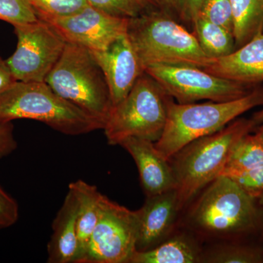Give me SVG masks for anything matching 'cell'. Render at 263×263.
Returning <instances> with one entry per match:
<instances>
[{
    "label": "cell",
    "mask_w": 263,
    "mask_h": 263,
    "mask_svg": "<svg viewBox=\"0 0 263 263\" xmlns=\"http://www.w3.org/2000/svg\"><path fill=\"white\" fill-rule=\"evenodd\" d=\"M200 193L187 217L189 226L200 234L240 239L263 226L258 200L228 176H219Z\"/></svg>",
    "instance_id": "1"
},
{
    "label": "cell",
    "mask_w": 263,
    "mask_h": 263,
    "mask_svg": "<svg viewBox=\"0 0 263 263\" xmlns=\"http://www.w3.org/2000/svg\"><path fill=\"white\" fill-rule=\"evenodd\" d=\"M255 129L251 119H235L220 130L190 142L170 159L181 211L221 176L235 143Z\"/></svg>",
    "instance_id": "2"
},
{
    "label": "cell",
    "mask_w": 263,
    "mask_h": 263,
    "mask_svg": "<svg viewBox=\"0 0 263 263\" xmlns=\"http://www.w3.org/2000/svg\"><path fill=\"white\" fill-rule=\"evenodd\" d=\"M127 34L143 69L149 66L190 65L205 68L212 63L194 33L160 10H148L129 18Z\"/></svg>",
    "instance_id": "3"
},
{
    "label": "cell",
    "mask_w": 263,
    "mask_h": 263,
    "mask_svg": "<svg viewBox=\"0 0 263 263\" xmlns=\"http://www.w3.org/2000/svg\"><path fill=\"white\" fill-rule=\"evenodd\" d=\"M24 119L43 122L68 136L103 129L101 123L61 98L46 82L16 81L0 92V124Z\"/></svg>",
    "instance_id": "4"
},
{
    "label": "cell",
    "mask_w": 263,
    "mask_h": 263,
    "mask_svg": "<svg viewBox=\"0 0 263 263\" xmlns=\"http://www.w3.org/2000/svg\"><path fill=\"white\" fill-rule=\"evenodd\" d=\"M261 105L263 86L259 85L248 95L232 101L180 104L171 100L165 127L155 146L169 160L190 142L220 130L241 114Z\"/></svg>",
    "instance_id": "5"
},
{
    "label": "cell",
    "mask_w": 263,
    "mask_h": 263,
    "mask_svg": "<svg viewBox=\"0 0 263 263\" xmlns=\"http://www.w3.org/2000/svg\"><path fill=\"white\" fill-rule=\"evenodd\" d=\"M45 82L57 95L105 125L113 108L108 84L92 52L67 42Z\"/></svg>",
    "instance_id": "6"
},
{
    "label": "cell",
    "mask_w": 263,
    "mask_h": 263,
    "mask_svg": "<svg viewBox=\"0 0 263 263\" xmlns=\"http://www.w3.org/2000/svg\"><path fill=\"white\" fill-rule=\"evenodd\" d=\"M171 100L157 81L143 72L129 94L110 110L103 129L109 144L119 145L131 137L158 141Z\"/></svg>",
    "instance_id": "7"
},
{
    "label": "cell",
    "mask_w": 263,
    "mask_h": 263,
    "mask_svg": "<svg viewBox=\"0 0 263 263\" xmlns=\"http://www.w3.org/2000/svg\"><path fill=\"white\" fill-rule=\"evenodd\" d=\"M145 72L180 104L202 100L232 101L243 98L257 86L222 79L190 65H152L146 67Z\"/></svg>",
    "instance_id": "8"
},
{
    "label": "cell",
    "mask_w": 263,
    "mask_h": 263,
    "mask_svg": "<svg viewBox=\"0 0 263 263\" xmlns=\"http://www.w3.org/2000/svg\"><path fill=\"white\" fill-rule=\"evenodd\" d=\"M137 212L103 195L100 218L80 263H130L137 252Z\"/></svg>",
    "instance_id": "9"
},
{
    "label": "cell",
    "mask_w": 263,
    "mask_h": 263,
    "mask_svg": "<svg viewBox=\"0 0 263 263\" xmlns=\"http://www.w3.org/2000/svg\"><path fill=\"white\" fill-rule=\"evenodd\" d=\"M18 43L11 57L5 60L15 80L45 82L61 57L66 43L56 29L38 19L14 27Z\"/></svg>",
    "instance_id": "10"
},
{
    "label": "cell",
    "mask_w": 263,
    "mask_h": 263,
    "mask_svg": "<svg viewBox=\"0 0 263 263\" xmlns=\"http://www.w3.org/2000/svg\"><path fill=\"white\" fill-rule=\"evenodd\" d=\"M65 38L91 51H104L117 38L126 34L129 18L114 16L88 5L67 16L37 15Z\"/></svg>",
    "instance_id": "11"
},
{
    "label": "cell",
    "mask_w": 263,
    "mask_h": 263,
    "mask_svg": "<svg viewBox=\"0 0 263 263\" xmlns=\"http://www.w3.org/2000/svg\"><path fill=\"white\" fill-rule=\"evenodd\" d=\"M91 52L106 79L114 106L129 94L144 69L127 33L104 51Z\"/></svg>",
    "instance_id": "12"
},
{
    "label": "cell",
    "mask_w": 263,
    "mask_h": 263,
    "mask_svg": "<svg viewBox=\"0 0 263 263\" xmlns=\"http://www.w3.org/2000/svg\"><path fill=\"white\" fill-rule=\"evenodd\" d=\"M180 212L176 189L147 197L143 206L136 211L138 218L137 252L155 248L171 236Z\"/></svg>",
    "instance_id": "13"
},
{
    "label": "cell",
    "mask_w": 263,
    "mask_h": 263,
    "mask_svg": "<svg viewBox=\"0 0 263 263\" xmlns=\"http://www.w3.org/2000/svg\"><path fill=\"white\" fill-rule=\"evenodd\" d=\"M135 160L140 180L146 197L174 190L176 186L174 171L169 160L156 148L155 143L131 137L120 143Z\"/></svg>",
    "instance_id": "14"
},
{
    "label": "cell",
    "mask_w": 263,
    "mask_h": 263,
    "mask_svg": "<svg viewBox=\"0 0 263 263\" xmlns=\"http://www.w3.org/2000/svg\"><path fill=\"white\" fill-rule=\"evenodd\" d=\"M203 70L228 80L257 86L263 82V32L228 56L213 60Z\"/></svg>",
    "instance_id": "15"
},
{
    "label": "cell",
    "mask_w": 263,
    "mask_h": 263,
    "mask_svg": "<svg viewBox=\"0 0 263 263\" xmlns=\"http://www.w3.org/2000/svg\"><path fill=\"white\" fill-rule=\"evenodd\" d=\"M77 213V198L69 188L52 224L53 234L48 245V262L76 263L79 255Z\"/></svg>",
    "instance_id": "16"
},
{
    "label": "cell",
    "mask_w": 263,
    "mask_h": 263,
    "mask_svg": "<svg viewBox=\"0 0 263 263\" xmlns=\"http://www.w3.org/2000/svg\"><path fill=\"white\" fill-rule=\"evenodd\" d=\"M202 250L193 237L186 233L172 234L155 248L136 252L130 263L201 262Z\"/></svg>",
    "instance_id": "17"
},
{
    "label": "cell",
    "mask_w": 263,
    "mask_h": 263,
    "mask_svg": "<svg viewBox=\"0 0 263 263\" xmlns=\"http://www.w3.org/2000/svg\"><path fill=\"white\" fill-rule=\"evenodd\" d=\"M69 188L75 194L78 200L79 255L76 263H80L91 235L98 224L103 195L94 185L89 184L82 180L70 183Z\"/></svg>",
    "instance_id": "18"
},
{
    "label": "cell",
    "mask_w": 263,
    "mask_h": 263,
    "mask_svg": "<svg viewBox=\"0 0 263 263\" xmlns=\"http://www.w3.org/2000/svg\"><path fill=\"white\" fill-rule=\"evenodd\" d=\"M235 49L263 32V0H230Z\"/></svg>",
    "instance_id": "19"
},
{
    "label": "cell",
    "mask_w": 263,
    "mask_h": 263,
    "mask_svg": "<svg viewBox=\"0 0 263 263\" xmlns=\"http://www.w3.org/2000/svg\"><path fill=\"white\" fill-rule=\"evenodd\" d=\"M194 34L204 53L213 60L228 56L235 50L233 34L221 26L198 16L193 22Z\"/></svg>",
    "instance_id": "20"
},
{
    "label": "cell",
    "mask_w": 263,
    "mask_h": 263,
    "mask_svg": "<svg viewBox=\"0 0 263 263\" xmlns=\"http://www.w3.org/2000/svg\"><path fill=\"white\" fill-rule=\"evenodd\" d=\"M263 164V145L254 135H245L235 143L221 176L241 172Z\"/></svg>",
    "instance_id": "21"
},
{
    "label": "cell",
    "mask_w": 263,
    "mask_h": 263,
    "mask_svg": "<svg viewBox=\"0 0 263 263\" xmlns=\"http://www.w3.org/2000/svg\"><path fill=\"white\" fill-rule=\"evenodd\" d=\"M201 262L263 263V249L242 243L218 246L202 252Z\"/></svg>",
    "instance_id": "22"
},
{
    "label": "cell",
    "mask_w": 263,
    "mask_h": 263,
    "mask_svg": "<svg viewBox=\"0 0 263 263\" xmlns=\"http://www.w3.org/2000/svg\"><path fill=\"white\" fill-rule=\"evenodd\" d=\"M95 8L108 14L131 18L150 10L152 5L146 0H87Z\"/></svg>",
    "instance_id": "23"
},
{
    "label": "cell",
    "mask_w": 263,
    "mask_h": 263,
    "mask_svg": "<svg viewBox=\"0 0 263 263\" xmlns=\"http://www.w3.org/2000/svg\"><path fill=\"white\" fill-rule=\"evenodd\" d=\"M38 19L30 0H0V20L16 27Z\"/></svg>",
    "instance_id": "24"
},
{
    "label": "cell",
    "mask_w": 263,
    "mask_h": 263,
    "mask_svg": "<svg viewBox=\"0 0 263 263\" xmlns=\"http://www.w3.org/2000/svg\"><path fill=\"white\" fill-rule=\"evenodd\" d=\"M198 15L230 32H233V9L230 0H203Z\"/></svg>",
    "instance_id": "25"
},
{
    "label": "cell",
    "mask_w": 263,
    "mask_h": 263,
    "mask_svg": "<svg viewBox=\"0 0 263 263\" xmlns=\"http://www.w3.org/2000/svg\"><path fill=\"white\" fill-rule=\"evenodd\" d=\"M36 14L48 16H67L86 8L87 0H30Z\"/></svg>",
    "instance_id": "26"
},
{
    "label": "cell",
    "mask_w": 263,
    "mask_h": 263,
    "mask_svg": "<svg viewBox=\"0 0 263 263\" xmlns=\"http://www.w3.org/2000/svg\"><path fill=\"white\" fill-rule=\"evenodd\" d=\"M249 196L258 199L263 195V164L241 172L226 175Z\"/></svg>",
    "instance_id": "27"
},
{
    "label": "cell",
    "mask_w": 263,
    "mask_h": 263,
    "mask_svg": "<svg viewBox=\"0 0 263 263\" xmlns=\"http://www.w3.org/2000/svg\"><path fill=\"white\" fill-rule=\"evenodd\" d=\"M18 219V204L0 187V221L5 228H8L14 224Z\"/></svg>",
    "instance_id": "28"
},
{
    "label": "cell",
    "mask_w": 263,
    "mask_h": 263,
    "mask_svg": "<svg viewBox=\"0 0 263 263\" xmlns=\"http://www.w3.org/2000/svg\"><path fill=\"white\" fill-rule=\"evenodd\" d=\"M17 148L10 123L0 124V159L9 155Z\"/></svg>",
    "instance_id": "29"
},
{
    "label": "cell",
    "mask_w": 263,
    "mask_h": 263,
    "mask_svg": "<svg viewBox=\"0 0 263 263\" xmlns=\"http://www.w3.org/2000/svg\"><path fill=\"white\" fill-rule=\"evenodd\" d=\"M202 3L203 0H181L180 18L193 24L200 13Z\"/></svg>",
    "instance_id": "30"
},
{
    "label": "cell",
    "mask_w": 263,
    "mask_h": 263,
    "mask_svg": "<svg viewBox=\"0 0 263 263\" xmlns=\"http://www.w3.org/2000/svg\"><path fill=\"white\" fill-rule=\"evenodd\" d=\"M154 7L176 18L181 15V0H151Z\"/></svg>",
    "instance_id": "31"
},
{
    "label": "cell",
    "mask_w": 263,
    "mask_h": 263,
    "mask_svg": "<svg viewBox=\"0 0 263 263\" xmlns=\"http://www.w3.org/2000/svg\"><path fill=\"white\" fill-rule=\"evenodd\" d=\"M15 80L5 60L0 57V92L10 86Z\"/></svg>",
    "instance_id": "32"
},
{
    "label": "cell",
    "mask_w": 263,
    "mask_h": 263,
    "mask_svg": "<svg viewBox=\"0 0 263 263\" xmlns=\"http://www.w3.org/2000/svg\"><path fill=\"white\" fill-rule=\"evenodd\" d=\"M252 121H253L254 125L256 128L260 125L263 123V108L262 110H259V111L256 112L255 114L252 116L251 118Z\"/></svg>",
    "instance_id": "33"
},
{
    "label": "cell",
    "mask_w": 263,
    "mask_h": 263,
    "mask_svg": "<svg viewBox=\"0 0 263 263\" xmlns=\"http://www.w3.org/2000/svg\"><path fill=\"white\" fill-rule=\"evenodd\" d=\"M254 136H255L256 138H257V139L259 140V141L263 145V123L256 128Z\"/></svg>",
    "instance_id": "34"
},
{
    "label": "cell",
    "mask_w": 263,
    "mask_h": 263,
    "mask_svg": "<svg viewBox=\"0 0 263 263\" xmlns=\"http://www.w3.org/2000/svg\"><path fill=\"white\" fill-rule=\"evenodd\" d=\"M258 202L259 205H260L261 209H262V214H263V195L259 197L258 199ZM262 237H263V226H262Z\"/></svg>",
    "instance_id": "35"
},
{
    "label": "cell",
    "mask_w": 263,
    "mask_h": 263,
    "mask_svg": "<svg viewBox=\"0 0 263 263\" xmlns=\"http://www.w3.org/2000/svg\"><path fill=\"white\" fill-rule=\"evenodd\" d=\"M3 228H5V227L4 224H3V223L0 221V229H3Z\"/></svg>",
    "instance_id": "36"
},
{
    "label": "cell",
    "mask_w": 263,
    "mask_h": 263,
    "mask_svg": "<svg viewBox=\"0 0 263 263\" xmlns=\"http://www.w3.org/2000/svg\"><path fill=\"white\" fill-rule=\"evenodd\" d=\"M146 2H148V3H149V4L151 5H152V6H153V5H152V2H151V0H146ZM154 7V6H153Z\"/></svg>",
    "instance_id": "37"
}]
</instances>
